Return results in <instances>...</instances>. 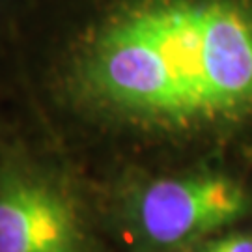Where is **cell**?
Instances as JSON below:
<instances>
[{"mask_svg":"<svg viewBox=\"0 0 252 252\" xmlns=\"http://www.w3.org/2000/svg\"><path fill=\"white\" fill-rule=\"evenodd\" d=\"M92 103L146 129L252 124V0H153L101 37L82 73Z\"/></svg>","mask_w":252,"mask_h":252,"instance_id":"6da1fadb","label":"cell"},{"mask_svg":"<svg viewBox=\"0 0 252 252\" xmlns=\"http://www.w3.org/2000/svg\"><path fill=\"white\" fill-rule=\"evenodd\" d=\"M251 196L243 185L222 174H192L155 180L135 200L136 232L144 243L170 249L237 222Z\"/></svg>","mask_w":252,"mask_h":252,"instance_id":"7a4b0ae2","label":"cell"},{"mask_svg":"<svg viewBox=\"0 0 252 252\" xmlns=\"http://www.w3.org/2000/svg\"><path fill=\"white\" fill-rule=\"evenodd\" d=\"M0 252H90L73 202L39 178L9 174L0 181Z\"/></svg>","mask_w":252,"mask_h":252,"instance_id":"3957f363","label":"cell"},{"mask_svg":"<svg viewBox=\"0 0 252 252\" xmlns=\"http://www.w3.org/2000/svg\"><path fill=\"white\" fill-rule=\"evenodd\" d=\"M202 252H252V235L237 232L222 235L209 241Z\"/></svg>","mask_w":252,"mask_h":252,"instance_id":"277c9868","label":"cell"}]
</instances>
